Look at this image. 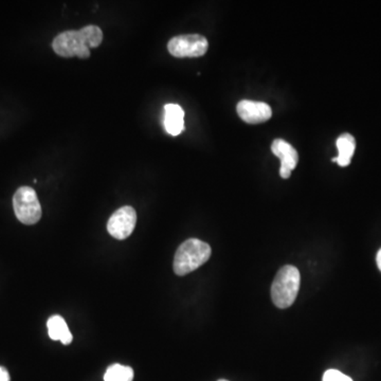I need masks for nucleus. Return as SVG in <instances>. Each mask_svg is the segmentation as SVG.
<instances>
[{"label": "nucleus", "mask_w": 381, "mask_h": 381, "mask_svg": "<svg viewBox=\"0 0 381 381\" xmlns=\"http://www.w3.org/2000/svg\"><path fill=\"white\" fill-rule=\"evenodd\" d=\"M300 271L295 266L286 265L275 275L271 286V299L275 306L288 308L296 301L300 289Z\"/></svg>", "instance_id": "obj_3"}, {"label": "nucleus", "mask_w": 381, "mask_h": 381, "mask_svg": "<svg viewBox=\"0 0 381 381\" xmlns=\"http://www.w3.org/2000/svg\"><path fill=\"white\" fill-rule=\"evenodd\" d=\"M337 149H338L339 154L333 159V161L338 163L340 167H348L352 160L355 149H356L355 138L350 133H342L337 139Z\"/></svg>", "instance_id": "obj_10"}, {"label": "nucleus", "mask_w": 381, "mask_h": 381, "mask_svg": "<svg viewBox=\"0 0 381 381\" xmlns=\"http://www.w3.org/2000/svg\"><path fill=\"white\" fill-rule=\"evenodd\" d=\"M211 254V247L201 239H189L183 241L175 253L173 264L175 273L179 277L189 275L207 263Z\"/></svg>", "instance_id": "obj_2"}, {"label": "nucleus", "mask_w": 381, "mask_h": 381, "mask_svg": "<svg viewBox=\"0 0 381 381\" xmlns=\"http://www.w3.org/2000/svg\"><path fill=\"white\" fill-rule=\"evenodd\" d=\"M377 266H378L379 270L381 271V249L377 253L376 257Z\"/></svg>", "instance_id": "obj_15"}, {"label": "nucleus", "mask_w": 381, "mask_h": 381, "mask_svg": "<svg viewBox=\"0 0 381 381\" xmlns=\"http://www.w3.org/2000/svg\"><path fill=\"white\" fill-rule=\"evenodd\" d=\"M219 381H228V380H226V379H221V380H219Z\"/></svg>", "instance_id": "obj_16"}, {"label": "nucleus", "mask_w": 381, "mask_h": 381, "mask_svg": "<svg viewBox=\"0 0 381 381\" xmlns=\"http://www.w3.org/2000/svg\"><path fill=\"white\" fill-rule=\"evenodd\" d=\"M133 370L131 366L115 363L107 369L104 375V381H133Z\"/></svg>", "instance_id": "obj_12"}, {"label": "nucleus", "mask_w": 381, "mask_h": 381, "mask_svg": "<svg viewBox=\"0 0 381 381\" xmlns=\"http://www.w3.org/2000/svg\"><path fill=\"white\" fill-rule=\"evenodd\" d=\"M13 207L16 217L25 225L39 223L41 217V207L37 192L30 187H21L13 197Z\"/></svg>", "instance_id": "obj_4"}, {"label": "nucleus", "mask_w": 381, "mask_h": 381, "mask_svg": "<svg viewBox=\"0 0 381 381\" xmlns=\"http://www.w3.org/2000/svg\"><path fill=\"white\" fill-rule=\"evenodd\" d=\"M163 125L169 135L178 136L185 129V111L177 104H167L165 106Z\"/></svg>", "instance_id": "obj_9"}, {"label": "nucleus", "mask_w": 381, "mask_h": 381, "mask_svg": "<svg viewBox=\"0 0 381 381\" xmlns=\"http://www.w3.org/2000/svg\"><path fill=\"white\" fill-rule=\"evenodd\" d=\"M322 381H353L352 378L339 372L338 370H328L323 375Z\"/></svg>", "instance_id": "obj_13"}, {"label": "nucleus", "mask_w": 381, "mask_h": 381, "mask_svg": "<svg viewBox=\"0 0 381 381\" xmlns=\"http://www.w3.org/2000/svg\"><path fill=\"white\" fill-rule=\"evenodd\" d=\"M137 223V213L129 205L120 207L111 215L107 223V231L111 236L122 241L131 236Z\"/></svg>", "instance_id": "obj_6"}, {"label": "nucleus", "mask_w": 381, "mask_h": 381, "mask_svg": "<svg viewBox=\"0 0 381 381\" xmlns=\"http://www.w3.org/2000/svg\"><path fill=\"white\" fill-rule=\"evenodd\" d=\"M236 111L241 119L249 124L266 122L272 117V109L264 102L244 100L237 104Z\"/></svg>", "instance_id": "obj_7"}, {"label": "nucleus", "mask_w": 381, "mask_h": 381, "mask_svg": "<svg viewBox=\"0 0 381 381\" xmlns=\"http://www.w3.org/2000/svg\"><path fill=\"white\" fill-rule=\"evenodd\" d=\"M48 333L52 340L61 341L63 344H71L73 337L71 331L68 328L67 323L64 320L63 317L52 316L47 322Z\"/></svg>", "instance_id": "obj_11"}, {"label": "nucleus", "mask_w": 381, "mask_h": 381, "mask_svg": "<svg viewBox=\"0 0 381 381\" xmlns=\"http://www.w3.org/2000/svg\"><path fill=\"white\" fill-rule=\"evenodd\" d=\"M103 41V32L97 26L89 25L79 31H65L59 34L52 43V48L59 57H77L89 59L91 57L89 48H97Z\"/></svg>", "instance_id": "obj_1"}, {"label": "nucleus", "mask_w": 381, "mask_h": 381, "mask_svg": "<svg viewBox=\"0 0 381 381\" xmlns=\"http://www.w3.org/2000/svg\"><path fill=\"white\" fill-rule=\"evenodd\" d=\"M271 151L281 160L280 176L288 179L291 171L296 169L298 165V151L293 149L290 143L283 139H275L271 145Z\"/></svg>", "instance_id": "obj_8"}, {"label": "nucleus", "mask_w": 381, "mask_h": 381, "mask_svg": "<svg viewBox=\"0 0 381 381\" xmlns=\"http://www.w3.org/2000/svg\"><path fill=\"white\" fill-rule=\"evenodd\" d=\"M209 43L207 39L199 34H185L173 37L167 44V50L173 57H199L207 53Z\"/></svg>", "instance_id": "obj_5"}, {"label": "nucleus", "mask_w": 381, "mask_h": 381, "mask_svg": "<svg viewBox=\"0 0 381 381\" xmlns=\"http://www.w3.org/2000/svg\"><path fill=\"white\" fill-rule=\"evenodd\" d=\"M0 381H10L9 372L3 366H0Z\"/></svg>", "instance_id": "obj_14"}]
</instances>
